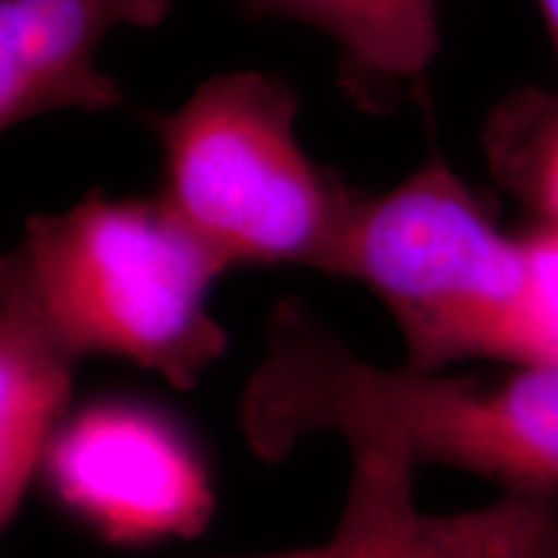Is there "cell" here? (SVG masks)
<instances>
[{"label":"cell","instance_id":"obj_1","mask_svg":"<svg viewBox=\"0 0 558 558\" xmlns=\"http://www.w3.org/2000/svg\"><path fill=\"white\" fill-rule=\"evenodd\" d=\"M241 427L267 460L337 432L390 439L414 465H450L507 492L558 488V365H514L494 378L380 367L357 357L300 300H282L243 388Z\"/></svg>","mask_w":558,"mask_h":558},{"label":"cell","instance_id":"obj_2","mask_svg":"<svg viewBox=\"0 0 558 558\" xmlns=\"http://www.w3.org/2000/svg\"><path fill=\"white\" fill-rule=\"evenodd\" d=\"M230 271L158 197L94 190L32 215L0 251V288L26 303L70 360L114 357L192 390L228 349L209 311Z\"/></svg>","mask_w":558,"mask_h":558},{"label":"cell","instance_id":"obj_3","mask_svg":"<svg viewBox=\"0 0 558 558\" xmlns=\"http://www.w3.org/2000/svg\"><path fill=\"white\" fill-rule=\"evenodd\" d=\"M298 111L284 78L233 70L156 117L158 197L228 269L305 267L341 277L360 194L303 150Z\"/></svg>","mask_w":558,"mask_h":558},{"label":"cell","instance_id":"obj_4","mask_svg":"<svg viewBox=\"0 0 558 558\" xmlns=\"http://www.w3.org/2000/svg\"><path fill=\"white\" fill-rule=\"evenodd\" d=\"M341 277L383 300L411 369L527 362L525 241L505 233L437 153L390 192L360 197Z\"/></svg>","mask_w":558,"mask_h":558},{"label":"cell","instance_id":"obj_5","mask_svg":"<svg viewBox=\"0 0 558 558\" xmlns=\"http://www.w3.org/2000/svg\"><path fill=\"white\" fill-rule=\"evenodd\" d=\"M41 471L54 497L111 543L192 538L215 512L190 437L143 403L101 401L65 414Z\"/></svg>","mask_w":558,"mask_h":558},{"label":"cell","instance_id":"obj_6","mask_svg":"<svg viewBox=\"0 0 558 558\" xmlns=\"http://www.w3.org/2000/svg\"><path fill=\"white\" fill-rule=\"evenodd\" d=\"M173 0H0V132L60 109L107 111L124 94L99 68L120 26L153 29Z\"/></svg>","mask_w":558,"mask_h":558},{"label":"cell","instance_id":"obj_7","mask_svg":"<svg viewBox=\"0 0 558 558\" xmlns=\"http://www.w3.org/2000/svg\"><path fill=\"white\" fill-rule=\"evenodd\" d=\"M248 16L316 26L339 47V78L362 107L422 81L439 50L437 0H241Z\"/></svg>","mask_w":558,"mask_h":558},{"label":"cell","instance_id":"obj_8","mask_svg":"<svg viewBox=\"0 0 558 558\" xmlns=\"http://www.w3.org/2000/svg\"><path fill=\"white\" fill-rule=\"evenodd\" d=\"M75 367L24 300L0 288V527L41 471L65 418Z\"/></svg>","mask_w":558,"mask_h":558},{"label":"cell","instance_id":"obj_9","mask_svg":"<svg viewBox=\"0 0 558 558\" xmlns=\"http://www.w3.org/2000/svg\"><path fill=\"white\" fill-rule=\"evenodd\" d=\"M344 442L352 452V476L339 525L320 546V558H414L416 465L390 439Z\"/></svg>","mask_w":558,"mask_h":558},{"label":"cell","instance_id":"obj_10","mask_svg":"<svg viewBox=\"0 0 558 558\" xmlns=\"http://www.w3.org/2000/svg\"><path fill=\"white\" fill-rule=\"evenodd\" d=\"M414 558H558V488H509L471 512H418Z\"/></svg>","mask_w":558,"mask_h":558},{"label":"cell","instance_id":"obj_11","mask_svg":"<svg viewBox=\"0 0 558 558\" xmlns=\"http://www.w3.org/2000/svg\"><path fill=\"white\" fill-rule=\"evenodd\" d=\"M492 173L535 215L558 230V90L522 88L492 111L484 132Z\"/></svg>","mask_w":558,"mask_h":558},{"label":"cell","instance_id":"obj_12","mask_svg":"<svg viewBox=\"0 0 558 558\" xmlns=\"http://www.w3.org/2000/svg\"><path fill=\"white\" fill-rule=\"evenodd\" d=\"M522 241L530 267L525 365H558V230L535 226Z\"/></svg>","mask_w":558,"mask_h":558},{"label":"cell","instance_id":"obj_13","mask_svg":"<svg viewBox=\"0 0 558 558\" xmlns=\"http://www.w3.org/2000/svg\"><path fill=\"white\" fill-rule=\"evenodd\" d=\"M538 5L543 11V19H546L550 39H554V47L558 54V0H538Z\"/></svg>","mask_w":558,"mask_h":558},{"label":"cell","instance_id":"obj_14","mask_svg":"<svg viewBox=\"0 0 558 558\" xmlns=\"http://www.w3.org/2000/svg\"><path fill=\"white\" fill-rule=\"evenodd\" d=\"M254 558H320V546H311V548H295V550H282V554L254 556Z\"/></svg>","mask_w":558,"mask_h":558}]
</instances>
